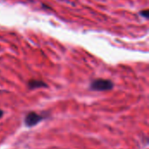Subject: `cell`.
Segmentation results:
<instances>
[{"label":"cell","instance_id":"2","mask_svg":"<svg viewBox=\"0 0 149 149\" xmlns=\"http://www.w3.org/2000/svg\"><path fill=\"white\" fill-rule=\"evenodd\" d=\"M45 119L44 116L35 113V112H30L26 114L24 117V125L27 127H32L36 125H38L40 121H42Z\"/></svg>","mask_w":149,"mask_h":149},{"label":"cell","instance_id":"5","mask_svg":"<svg viewBox=\"0 0 149 149\" xmlns=\"http://www.w3.org/2000/svg\"><path fill=\"white\" fill-rule=\"evenodd\" d=\"M3 111H2V110L0 109V119H1L2 117H3Z\"/></svg>","mask_w":149,"mask_h":149},{"label":"cell","instance_id":"4","mask_svg":"<svg viewBox=\"0 0 149 149\" xmlns=\"http://www.w3.org/2000/svg\"><path fill=\"white\" fill-rule=\"evenodd\" d=\"M140 14H141L142 17H146V18H148V10H145L140 11Z\"/></svg>","mask_w":149,"mask_h":149},{"label":"cell","instance_id":"1","mask_svg":"<svg viewBox=\"0 0 149 149\" xmlns=\"http://www.w3.org/2000/svg\"><path fill=\"white\" fill-rule=\"evenodd\" d=\"M114 84L110 79H97L91 82L90 90L95 92H105L110 91L113 88Z\"/></svg>","mask_w":149,"mask_h":149},{"label":"cell","instance_id":"3","mask_svg":"<svg viewBox=\"0 0 149 149\" xmlns=\"http://www.w3.org/2000/svg\"><path fill=\"white\" fill-rule=\"evenodd\" d=\"M28 88L31 90H34V89H38V88H42V87H47V84L42 80L39 79H31L28 81Z\"/></svg>","mask_w":149,"mask_h":149}]
</instances>
